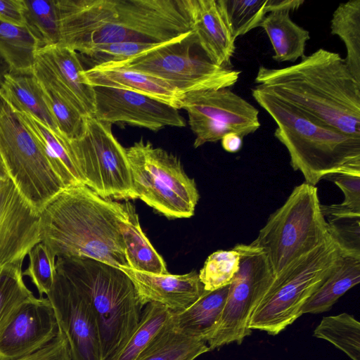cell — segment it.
<instances>
[{
	"label": "cell",
	"mask_w": 360,
	"mask_h": 360,
	"mask_svg": "<svg viewBox=\"0 0 360 360\" xmlns=\"http://www.w3.org/2000/svg\"><path fill=\"white\" fill-rule=\"evenodd\" d=\"M84 70L77 52L56 44L37 51L33 74L84 116L94 117V88L85 82Z\"/></svg>",
	"instance_id": "2e32d148"
},
{
	"label": "cell",
	"mask_w": 360,
	"mask_h": 360,
	"mask_svg": "<svg viewBox=\"0 0 360 360\" xmlns=\"http://www.w3.org/2000/svg\"><path fill=\"white\" fill-rule=\"evenodd\" d=\"M321 205L316 186H297L250 243L265 255L274 278L330 237Z\"/></svg>",
	"instance_id": "8992f818"
},
{
	"label": "cell",
	"mask_w": 360,
	"mask_h": 360,
	"mask_svg": "<svg viewBox=\"0 0 360 360\" xmlns=\"http://www.w3.org/2000/svg\"><path fill=\"white\" fill-rule=\"evenodd\" d=\"M189 3L197 44L212 62L232 68L236 39L219 0H189Z\"/></svg>",
	"instance_id": "ffe728a7"
},
{
	"label": "cell",
	"mask_w": 360,
	"mask_h": 360,
	"mask_svg": "<svg viewBox=\"0 0 360 360\" xmlns=\"http://www.w3.org/2000/svg\"><path fill=\"white\" fill-rule=\"evenodd\" d=\"M252 95L276 122L274 136L288 151L290 165L316 186L333 174L360 176V137L338 131L276 98L261 85Z\"/></svg>",
	"instance_id": "277c9868"
},
{
	"label": "cell",
	"mask_w": 360,
	"mask_h": 360,
	"mask_svg": "<svg viewBox=\"0 0 360 360\" xmlns=\"http://www.w3.org/2000/svg\"><path fill=\"white\" fill-rule=\"evenodd\" d=\"M221 146L228 153H237L243 146V137L235 132H230L221 139Z\"/></svg>",
	"instance_id": "f6af8a7d"
},
{
	"label": "cell",
	"mask_w": 360,
	"mask_h": 360,
	"mask_svg": "<svg viewBox=\"0 0 360 360\" xmlns=\"http://www.w3.org/2000/svg\"><path fill=\"white\" fill-rule=\"evenodd\" d=\"M195 42L192 34L185 40L162 44L124 61L98 66L141 72L165 81L182 94L233 86L240 71L215 64L207 56L192 55L190 47Z\"/></svg>",
	"instance_id": "8fae6325"
},
{
	"label": "cell",
	"mask_w": 360,
	"mask_h": 360,
	"mask_svg": "<svg viewBox=\"0 0 360 360\" xmlns=\"http://www.w3.org/2000/svg\"><path fill=\"white\" fill-rule=\"evenodd\" d=\"M127 216L120 222V231L129 268L157 275L169 274L162 257L143 232L133 204L126 201Z\"/></svg>",
	"instance_id": "cb8c5ba5"
},
{
	"label": "cell",
	"mask_w": 360,
	"mask_h": 360,
	"mask_svg": "<svg viewBox=\"0 0 360 360\" xmlns=\"http://www.w3.org/2000/svg\"><path fill=\"white\" fill-rule=\"evenodd\" d=\"M39 212L41 242L56 258L88 257L129 268L120 226L127 216L125 202L77 184L63 188Z\"/></svg>",
	"instance_id": "3957f363"
},
{
	"label": "cell",
	"mask_w": 360,
	"mask_h": 360,
	"mask_svg": "<svg viewBox=\"0 0 360 360\" xmlns=\"http://www.w3.org/2000/svg\"><path fill=\"white\" fill-rule=\"evenodd\" d=\"M229 285L205 291L181 311L171 312V321L181 333L207 342L215 330L225 305Z\"/></svg>",
	"instance_id": "7402d4cb"
},
{
	"label": "cell",
	"mask_w": 360,
	"mask_h": 360,
	"mask_svg": "<svg viewBox=\"0 0 360 360\" xmlns=\"http://www.w3.org/2000/svg\"><path fill=\"white\" fill-rule=\"evenodd\" d=\"M29 264L22 271L36 287L39 297L47 295L54 281L56 257L42 242L35 245L28 253Z\"/></svg>",
	"instance_id": "f35d334b"
},
{
	"label": "cell",
	"mask_w": 360,
	"mask_h": 360,
	"mask_svg": "<svg viewBox=\"0 0 360 360\" xmlns=\"http://www.w3.org/2000/svg\"><path fill=\"white\" fill-rule=\"evenodd\" d=\"M240 255L233 247L219 250L208 256L198 274L207 291H214L229 285L240 269Z\"/></svg>",
	"instance_id": "e575fe53"
},
{
	"label": "cell",
	"mask_w": 360,
	"mask_h": 360,
	"mask_svg": "<svg viewBox=\"0 0 360 360\" xmlns=\"http://www.w3.org/2000/svg\"><path fill=\"white\" fill-rule=\"evenodd\" d=\"M209 351L206 342L181 333L169 318L136 360H195Z\"/></svg>",
	"instance_id": "484cf974"
},
{
	"label": "cell",
	"mask_w": 360,
	"mask_h": 360,
	"mask_svg": "<svg viewBox=\"0 0 360 360\" xmlns=\"http://www.w3.org/2000/svg\"><path fill=\"white\" fill-rule=\"evenodd\" d=\"M22 0H0V21L24 26Z\"/></svg>",
	"instance_id": "7bdbcfd3"
},
{
	"label": "cell",
	"mask_w": 360,
	"mask_h": 360,
	"mask_svg": "<svg viewBox=\"0 0 360 360\" xmlns=\"http://www.w3.org/2000/svg\"><path fill=\"white\" fill-rule=\"evenodd\" d=\"M259 27L264 29L271 43L274 60L295 62L304 56L309 32L291 20L289 11L269 13Z\"/></svg>",
	"instance_id": "d4e9b609"
},
{
	"label": "cell",
	"mask_w": 360,
	"mask_h": 360,
	"mask_svg": "<svg viewBox=\"0 0 360 360\" xmlns=\"http://www.w3.org/2000/svg\"><path fill=\"white\" fill-rule=\"evenodd\" d=\"M59 44L78 54L117 42L164 44L193 34L189 0H56Z\"/></svg>",
	"instance_id": "6da1fadb"
},
{
	"label": "cell",
	"mask_w": 360,
	"mask_h": 360,
	"mask_svg": "<svg viewBox=\"0 0 360 360\" xmlns=\"http://www.w3.org/2000/svg\"><path fill=\"white\" fill-rule=\"evenodd\" d=\"M360 282V257L344 255L341 263L304 304L302 314L328 311L349 290Z\"/></svg>",
	"instance_id": "4316f807"
},
{
	"label": "cell",
	"mask_w": 360,
	"mask_h": 360,
	"mask_svg": "<svg viewBox=\"0 0 360 360\" xmlns=\"http://www.w3.org/2000/svg\"><path fill=\"white\" fill-rule=\"evenodd\" d=\"M333 35L344 42L347 56L345 63L355 80L360 84V0L340 4L330 21Z\"/></svg>",
	"instance_id": "f546056e"
},
{
	"label": "cell",
	"mask_w": 360,
	"mask_h": 360,
	"mask_svg": "<svg viewBox=\"0 0 360 360\" xmlns=\"http://www.w3.org/2000/svg\"><path fill=\"white\" fill-rule=\"evenodd\" d=\"M68 143L84 185L103 198H137L125 148L111 124L88 117L83 135Z\"/></svg>",
	"instance_id": "30bf717a"
},
{
	"label": "cell",
	"mask_w": 360,
	"mask_h": 360,
	"mask_svg": "<svg viewBox=\"0 0 360 360\" xmlns=\"http://www.w3.org/2000/svg\"><path fill=\"white\" fill-rule=\"evenodd\" d=\"M326 179L333 181L344 194V201L340 206L360 212V176L338 174Z\"/></svg>",
	"instance_id": "60d3db41"
},
{
	"label": "cell",
	"mask_w": 360,
	"mask_h": 360,
	"mask_svg": "<svg viewBox=\"0 0 360 360\" xmlns=\"http://www.w3.org/2000/svg\"><path fill=\"white\" fill-rule=\"evenodd\" d=\"M86 83L95 86H108L132 91L181 109L184 94L165 81L146 73L122 68L95 66L85 69Z\"/></svg>",
	"instance_id": "44dd1931"
},
{
	"label": "cell",
	"mask_w": 360,
	"mask_h": 360,
	"mask_svg": "<svg viewBox=\"0 0 360 360\" xmlns=\"http://www.w3.org/2000/svg\"><path fill=\"white\" fill-rule=\"evenodd\" d=\"M22 264L0 266V333L18 309L35 297L23 280Z\"/></svg>",
	"instance_id": "836d02e7"
},
{
	"label": "cell",
	"mask_w": 360,
	"mask_h": 360,
	"mask_svg": "<svg viewBox=\"0 0 360 360\" xmlns=\"http://www.w3.org/2000/svg\"><path fill=\"white\" fill-rule=\"evenodd\" d=\"M345 254L330 236L274 278L250 316L252 330L276 335L302 315L314 292L341 263Z\"/></svg>",
	"instance_id": "52a82bcc"
},
{
	"label": "cell",
	"mask_w": 360,
	"mask_h": 360,
	"mask_svg": "<svg viewBox=\"0 0 360 360\" xmlns=\"http://www.w3.org/2000/svg\"><path fill=\"white\" fill-rule=\"evenodd\" d=\"M131 281L141 304L156 303L171 311H181L206 290L195 271L183 275H157L121 267Z\"/></svg>",
	"instance_id": "d6986e66"
},
{
	"label": "cell",
	"mask_w": 360,
	"mask_h": 360,
	"mask_svg": "<svg viewBox=\"0 0 360 360\" xmlns=\"http://www.w3.org/2000/svg\"><path fill=\"white\" fill-rule=\"evenodd\" d=\"M171 312L163 305L147 304L136 329L119 351L108 360H136L153 337L167 322Z\"/></svg>",
	"instance_id": "d6a6232c"
},
{
	"label": "cell",
	"mask_w": 360,
	"mask_h": 360,
	"mask_svg": "<svg viewBox=\"0 0 360 360\" xmlns=\"http://www.w3.org/2000/svg\"><path fill=\"white\" fill-rule=\"evenodd\" d=\"M161 44H162L117 42L95 46L79 56H81V59L88 63L91 68L107 63L124 61Z\"/></svg>",
	"instance_id": "74e56055"
},
{
	"label": "cell",
	"mask_w": 360,
	"mask_h": 360,
	"mask_svg": "<svg viewBox=\"0 0 360 360\" xmlns=\"http://www.w3.org/2000/svg\"><path fill=\"white\" fill-rule=\"evenodd\" d=\"M95 112L97 120L125 123L151 131L165 127H184L186 120L179 109L157 99L132 91L95 86Z\"/></svg>",
	"instance_id": "5bb4252c"
},
{
	"label": "cell",
	"mask_w": 360,
	"mask_h": 360,
	"mask_svg": "<svg viewBox=\"0 0 360 360\" xmlns=\"http://www.w3.org/2000/svg\"><path fill=\"white\" fill-rule=\"evenodd\" d=\"M7 360H72L67 340L59 328L49 344L32 354Z\"/></svg>",
	"instance_id": "b9f144b4"
},
{
	"label": "cell",
	"mask_w": 360,
	"mask_h": 360,
	"mask_svg": "<svg viewBox=\"0 0 360 360\" xmlns=\"http://www.w3.org/2000/svg\"><path fill=\"white\" fill-rule=\"evenodd\" d=\"M234 38L259 26L269 13L267 0H219Z\"/></svg>",
	"instance_id": "d590c367"
},
{
	"label": "cell",
	"mask_w": 360,
	"mask_h": 360,
	"mask_svg": "<svg viewBox=\"0 0 360 360\" xmlns=\"http://www.w3.org/2000/svg\"><path fill=\"white\" fill-rule=\"evenodd\" d=\"M72 360H102L99 332L89 302L56 264L53 285L46 295Z\"/></svg>",
	"instance_id": "4fadbf2b"
},
{
	"label": "cell",
	"mask_w": 360,
	"mask_h": 360,
	"mask_svg": "<svg viewBox=\"0 0 360 360\" xmlns=\"http://www.w3.org/2000/svg\"><path fill=\"white\" fill-rule=\"evenodd\" d=\"M240 269L231 283L221 319L207 343L210 350L236 342L250 335L248 323L254 309L274 277L263 252L252 244H237Z\"/></svg>",
	"instance_id": "7c38bea8"
},
{
	"label": "cell",
	"mask_w": 360,
	"mask_h": 360,
	"mask_svg": "<svg viewBox=\"0 0 360 360\" xmlns=\"http://www.w3.org/2000/svg\"><path fill=\"white\" fill-rule=\"evenodd\" d=\"M23 25L36 40L39 49L60 40V22L56 0H22Z\"/></svg>",
	"instance_id": "4dcf8cb0"
},
{
	"label": "cell",
	"mask_w": 360,
	"mask_h": 360,
	"mask_svg": "<svg viewBox=\"0 0 360 360\" xmlns=\"http://www.w3.org/2000/svg\"><path fill=\"white\" fill-rule=\"evenodd\" d=\"M9 178L7 169L0 155V180Z\"/></svg>",
	"instance_id": "7dc6e473"
},
{
	"label": "cell",
	"mask_w": 360,
	"mask_h": 360,
	"mask_svg": "<svg viewBox=\"0 0 360 360\" xmlns=\"http://www.w3.org/2000/svg\"><path fill=\"white\" fill-rule=\"evenodd\" d=\"M181 108L196 117L223 124L243 138L260 127L259 111L229 88L184 94Z\"/></svg>",
	"instance_id": "ac0fdd59"
},
{
	"label": "cell",
	"mask_w": 360,
	"mask_h": 360,
	"mask_svg": "<svg viewBox=\"0 0 360 360\" xmlns=\"http://www.w3.org/2000/svg\"><path fill=\"white\" fill-rule=\"evenodd\" d=\"M0 94L17 110L30 115L53 131H58L34 74L6 75Z\"/></svg>",
	"instance_id": "603a6c76"
},
{
	"label": "cell",
	"mask_w": 360,
	"mask_h": 360,
	"mask_svg": "<svg viewBox=\"0 0 360 360\" xmlns=\"http://www.w3.org/2000/svg\"><path fill=\"white\" fill-rule=\"evenodd\" d=\"M40 242L39 212L10 178L0 180V266L23 264Z\"/></svg>",
	"instance_id": "9a60e30c"
},
{
	"label": "cell",
	"mask_w": 360,
	"mask_h": 360,
	"mask_svg": "<svg viewBox=\"0 0 360 360\" xmlns=\"http://www.w3.org/2000/svg\"><path fill=\"white\" fill-rule=\"evenodd\" d=\"M8 72L9 70L6 64L0 56V88L4 82L6 75H7Z\"/></svg>",
	"instance_id": "bcb514c9"
},
{
	"label": "cell",
	"mask_w": 360,
	"mask_h": 360,
	"mask_svg": "<svg viewBox=\"0 0 360 360\" xmlns=\"http://www.w3.org/2000/svg\"><path fill=\"white\" fill-rule=\"evenodd\" d=\"M39 83L58 131L69 141L79 139L85 131L86 117L51 88Z\"/></svg>",
	"instance_id": "8d00e7d4"
},
{
	"label": "cell",
	"mask_w": 360,
	"mask_h": 360,
	"mask_svg": "<svg viewBox=\"0 0 360 360\" xmlns=\"http://www.w3.org/2000/svg\"><path fill=\"white\" fill-rule=\"evenodd\" d=\"M17 111L41 141L53 167L65 187L83 184L72 157L68 140L58 131L49 129L33 116Z\"/></svg>",
	"instance_id": "f1b7e54d"
},
{
	"label": "cell",
	"mask_w": 360,
	"mask_h": 360,
	"mask_svg": "<svg viewBox=\"0 0 360 360\" xmlns=\"http://www.w3.org/2000/svg\"><path fill=\"white\" fill-rule=\"evenodd\" d=\"M255 82L326 125L360 137V84L339 53L321 48L290 66H260Z\"/></svg>",
	"instance_id": "7a4b0ae2"
},
{
	"label": "cell",
	"mask_w": 360,
	"mask_h": 360,
	"mask_svg": "<svg viewBox=\"0 0 360 360\" xmlns=\"http://www.w3.org/2000/svg\"><path fill=\"white\" fill-rule=\"evenodd\" d=\"M56 264L89 302L98 328L101 359H109L141 319L143 306L131 281L120 268L88 257H56Z\"/></svg>",
	"instance_id": "5b68a950"
},
{
	"label": "cell",
	"mask_w": 360,
	"mask_h": 360,
	"mask_svg": "<svg viewBox=\"0 0 360 360\" xmlns=\"http://www.w3.org/2000/svg\"><path fill=\"white\" fill-rule=\"evenodd\" d=\"M137 198L168 218H189L200 198L179 158L141 139L125 148Z\"/></svg>",
	"instance_id": "9c48e42d"
},
{
	"label": "cell",
	"mask_w": 360,
	"mask_h": 360,
	"mask_svg": "<svg viewBox=\"0 0 360 360\" xmlns=\"http://www.w3.org/2000/svg\"><path fill=\"white\" fill-rule=\"evenodd\" d=\"M328 232L346 255L360 257V215L324 217Z\"/></svg>",
	"instance_id": "ab89813d"
},
{
	"label": "cell",
	"mask_w": 360,
	"mask_h": 360,
	"mask_svg": "<svg viewBox=\"0 0 360 360\" xmlns=\"http://www.w3.org/2000/svg\"><path fill=\"white\" fill-rule=\"evenodd\" d=\"M304 1L302 0H267L269 13L283 11H290L297 9Z\"/></svg>",
	"instance_id": "ee69618b"
},
{
	"label": "cell",
	"mask_w": 360,
	"mask_h": 360,
	"mask_svg": "<svg viewBox=\"0 0 360 360\" xmlns=\"http://www.w3.org/2000/svg\"><path fill=\"white\" fill-rule=\"evenodd\" d=\"M0 155L9 178L38 211L65 188L41 141L1 94Z\"/></svg>",
	"instance_id": "ba28073f"
},
{
	"label": "cell",
	"mask_w": 360,
	"mask_h": 360,
	"mask_svg": "<svg viewBox=\"0 0 360 360\" xmlns=\"http://www.w3.org/2000/svg\"><path fill=\"white\" fill-rule=\"evenodd\" d=\"M313 335L332 343L352 360H360V323L352 315L323 317Z\"/></svg>",
	"instance_id": "1f68e13d"
},
{
	"label": "cell",
	"mask_w": 360,
	"mask_h": 360,
	"mask_svg": "<svg viewBox=\"0 0 360 360\" xmlns=\"http://www.w3.org/2000/svg\"><path fill=\"white\" fill-rule=\"evenodd\" d=\"M59 332L49 299L33 297L25 302L0 333V360L34 353L49 344Z\"/></svg>",
	"instance_id": "e0dca14e"
},
{
	"label": "cell",
	"mask_w": 360,
	"mask_h": 360,
	"mask_svg": "<svg viewBox=\"0 0 360 360\" xmlns=\"http://www.w3.org/2000/svg\"><path fill=\"white\" fill-rule=\"evenodd\" d=\"M38 44L25 26L0 21V56L9 73L32 74Z\"/></svg>",
	"instance_id": "83f0119b"
}]
</instances>
